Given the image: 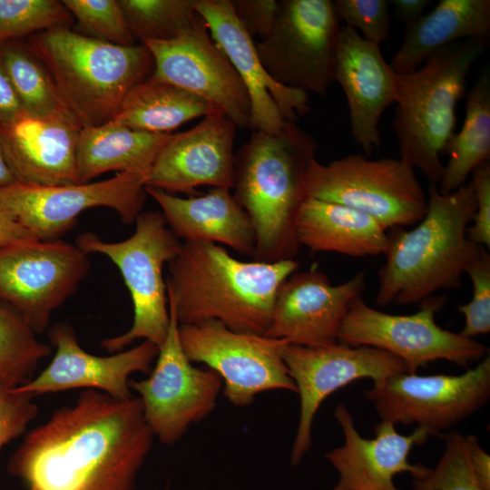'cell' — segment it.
Listing matches in <instances>:
<instances>
[{
    "label": "cell",
    "mask_w": 490,
    "mask_h": 490,
    "mask_svg": "<svg viewBox=\"0 0 490 490\" xmlns=\"http://www.w3.org/2000/svg\"><path fill=\"white\" fill-rule=\"evenodd\" d=\"M426 204L414 229L397 227L387 233L376 293L379 306L420 303L439 290L458 288L466 268L485 248L467 237L475 211L471 180L446 195L430 183Z\"/></svg>",
    "instance_id": "3957f363"
},
{
    "label": "cell",
    "mask_w": 490,
    "mask_h": 490,
    "mask_svg": "<svg viewBox=\"0 0 490 490\" xmlns=\"http://www.w3.org/2000/svg\"><path fill=\"white\" fill-rule=\"evenodd\" d=\"M34 396L18 389H0V451L4 446L26 433L39 409Z\"/></svg>",
    "instance_id": "f35d334b"
},
{
    "label": "cell",
    "mask_w": 490,
    "mask_h": 490,
    "mask_svg": "<svg viewBox=\"0 0 490 490\" xmlns=\"http://www.w3.org/2000/svg\"><path fill=\"white\" fill-rule=\"evenodd\" d=\"M52 352L24 318L0 301V389L18 388L34 378L38 363Z\"/></svg>",
    "instance_id": "1f68e13d"
},
{
    "label": "cell",
    "mask_w": 490,
    "mask_h": 490,
    "mask_svg": "<svg viewBox=\"0 0 490 490\" xmlns=\"http://www.w3.org/2000/svg\"><path fill=\"white\" fill-rule=\"evenodd\" d=\"M236 129L217 109L191 129L172 134L156 157L145 187L190 195L196 194L199 186L233 189Z\"/></svg>",
    "instance_id": "44dd1931"
},
{
    "label": "cell",
    "mask_w": 490,
    "mask_h": 490,
    "mask_svg": "<svg viewBox=\"0 0 490 490\" xmlns=\"http://www.w3.org/2000/svg\"><path fill=\"white\" fill-rule=\"evenodd\" d=\"M466 273L473 290L468 303L458 305V311L465 317V326L460 333L473 338L490 331V255L485 248L468 265Z\"/></svg>",
    "instance_id": "8d00e7d4"
},
{
    "label": "cell",
    "mask_w": 490,
    "mask_h": 490,
    "mask_svg": "<svg viewBox=\"0 0 490 490\" xmlns=\"http://www.w3.org/2000/svg\"><path fill=\"white\" fill-rule=\"evenodd\" d=\"M334 416L343 430L344 444L325 455L338 474L332 490H401L394 483L396 475L408 473L420 479L429 472L422 464L408 461L412 447L431 435L428 430L416 426L405 436L394 424L381 421L375 427V437L368 439L358 432L344 404L337 405Z\"/></svg>",
    "instance_id": "7402d4cb"
},
{
    "label": "cell",
    "mask_w": 490,
    "mask_h": 490,
    "mask_svg": "<svg viewBox=\"0 0 490 490\" xmlns=\"http://www.w3.org/2000/svg\"><path fill=\"white\" fill-rule=\"evenodd\" d=\"M446 301L445 297L433 295L420 302L417 312L394 315L369 307L358 296L349 305L338 341L387 351L406 364L407 373H416L419 368L440 359L463 367L480 361L488 354L484 344L436 322V313Z\"/></svg>",
    "instance_id": "9c48e42d"
},
{
    "label": "cell",
    "mask_w": 490,
    "mask_h": 490,
    "mask_svg": "<svg viewBox=\"0 0 490 490\" xmlns=\"http://www.w3.org/2000/svg\"><path fill=\"white\" fill-rule=\"evenodd\" d=\"M134 222L133 234L122 241H104L92 232L75 240V245L86 254L108 257L119 269L131 294L132 325L125 333L101 342V348L109 353L122 351L141 338L160 348L170 327L163 266L178 255L181 244L160 211L141 212Z\"/></svg>",
    "instance_id": "52a82bcc"
},
{
    "label": "cell",
    "mask_w": 490,
    "mask_h": 490,
    "mask_svg": "<svg viewBox=\"0 0 490 490\" xmlns=\"http://www.w3.org/2000/svg\"><path fill=\"white\" fill-rule=\"evenodd\" d=\"M193 7L247 88L252 130L276 134L282 131L286 120L297 121L309 111V93L286 87L268 74L253 38L234 13L231 0H193Z\"/></svg>",
    "instance_id": "ac0fdd59"
},
{
    "label": "cell",
    "mask_w": 490,
    "mask_h": 490,
    "mask_svg": "<svg viewBox=\"0 0 490 490\" xmlns=\"http://www.w3.org/2000/svg\"><path fill=\"white\" fill-rule=\"evenodd\" d=\"M270 34L255 43L277 83L325 95L334 82L339 21L330 0H281Z\"/></svg>",
    "instance_id": "30bf717a"
},
{
    "label": "cell",
    "mask_w": 490,
    "mask_h": 490,
    "mask_svg": "<svg viewBox=\"0 0 490 490\" xmlns=\"http://www.w3.org/2000/svg\"><path fill=\"white\" fill-rule=\"evenodd\" d=\"M16 183L15 178L5 160L0 142V189Z\"/></svg>",
    "instance_id": "bcb514c9"
},
{
    "label": "cell",
    "mask_w": 490,
    "mask_h": 490,
    "mask_svg": "<svg viewBox=\"0 0 490 490\" xmlns=\"http://www.w3.org/2000/svg\"><path fill=\"white\" fill-rule=\"evenodd\" d=\"M448 156L438 191L449 194L465 183L473 171L490 158V74L483 71L466 93V116L461 130L446 142Z\"/></svg>",
    "instance_id": "f546056e"
},
{
    "label": "cell",
    "mask_w": 490,
    "mask_h": 490,
    "mask_svg": "<svg viewBox=\"0 0 490 490\" xmlns=\"http://www.w3.org/2000/svg\"><path fill=\"white\" fill-rule=\"evenodd\" d=\"M142 44L154 61L152 80L172 84L206 100L221 110L237 128H251L247 88L200 15L177 38Z\"/></svg>",
    "instance_id": "e0dca14e"
},
{
    "label": "cell",
    "mask_w": 490,
    "mask_h": 490,
    "mask_svg": "<svg viewBox=\"0 0 490 490\" xmlns=\"http://www.w3.org/2000/svg\"><path fill=\"white\" fill-rule=\"evenodd\" d=\"M28 44L83 127L109 122L129 91L154 69L143 44L116 45L69 27L34 34Z\"/></svg>",
    "instance_id": "5b68a950"
},
{
    "label": "cell",
    "mask_w": 490,
    "mask_h": 490,
    "mask_svg": "<svg viewBox=\"0 0 490 490\" xmlns=\"http://www.w3.org/2000/svg\"><path fill=\"white\" fill-rule=\"evenodd\" d=\"M469 436V447L475 474L485 490H490V456L481 447L475 436Z\"/></svg>",
    "instance_id": "ee69618b"
},
{
    "label": "cell",
    "mask_w": 490,
    "mask_h": 490,
    "mask_svg": "<svg viewBox=\"0 0 490 490\" xmlns=\"http://www.w3.org/2000/svg\"><path fill=\"white\" fill-rule=\"evenodd\" d=\"M73 21L62 1L0 0V42L69 27Z\"/></svg>",
    "instance_id": "836d02e7"
},
{
    "label": "cell",
    "mask_w": 490,
    "mask_h": 490,
    "mask_svg": "<svg viewBox=\"0 0 490 490\" xmlns=\"http://www.w3.org/2000/svg\"><path fill=\"white\" fill-rule=\"evenodd\" d=\"M179 337L189 360L216 372L225 397L236 407L249 406L268 390L297 393L283 358L286 340L236 332L218 320L179 325Z\"/></svg>",
    "instance_id": "8fae6325"
},
{
    "label": "cell",
    "mask_w": 490,
    "mask_h": 490,
    "mask_svg": "<svg viewBox=\"0 0 490 490\" xmlns=\"http://www.w3.org/2000/svg\"><path fill=\"white\" fill-rule=\"evenodd\" d=\"M334 81L346 95L353 139L369 158L381 144V115L396 103L398 74L383 58L379 44L345 25L338 39Z\"/></svg>",
    "instance_id": "603a6c76"
},
{
    "label": "cell",
    "mask_w": 490,
    "mask_h": 490,
    "mask_svg": "<svg viewBox=\"0 0 490 490\" xmlns=\"http://www.w3.org/2000/svg\"><path fill=\"white\" fill-rule=\"evenodd\" d=\"M62 3L93 38L116 45L134 44L135 37L119 0H63Z\"/></svg>",
    "instance_id": "d590c367"
},
{
    "label": "cell",
    "mask_w": 490,
    "mask_h": 490,
    "mask_svg": "<svg viewBox=\"0 0 490 490\" xmlns=\"http://www.w3.org/2000/svg\"><path fill=\"white\" fill-rule=\"evenodd\" d=\"M318 148L313 135L286 120L276 134L253 130L235 155L233 196L254 227L253 260L276 262L298 254L295 222L308 198L305 173Z\"/></svg>",
    "instance_id": "277c9868"
},
{
    "label": "cell",
    "mask_w": 490,
    "mask_h": 490,
    "mask_svg": "<svg viewBox=\"0 0 490 490\" xmlns=\"http://www.w3.org/2000/svg\"><path fill=\"white\" fill-rule=\"evenodd\" d=\"M33 239L36 238L20 224L0 202V248Z\"/></svg>",
    "instance_id": "7bdbcfd3"
},
{
    "label": "cell",
    "mask_w": 490,
    "mask_h": 490,
    "mask_svg": "<svg viewBox=\"0 0 490 490\" xmlns=\"http://www.w3.org/2000/svg\"><path fill=\"white\" fill-rule=\"evenodd\" d=\"M488 37L468 38L428 56L420 69L398 74L392 129L399 158L438 183L444 165L440 154L454 133L456 108L466 93V79L485 50Z\"/></svg>",
    "instance_id": "8992f818"
},
{
    "label": "cell",
    "mask_w": 490,
    "mask_h": 490,
    "mask_svg": "<svg viewBox=\"0 0 490 490\" xmlns=\"http://www.w3.org/2000/svg\"><path fill=\"white\" fill-rule=\"evenodd\" d=\"M300 246L314 252H337L351 257L386 252L387 229L372 216L357 209L309 197L295 222Z\"/></svg>",
    "instance_id": "484cf974"
},
{
    "label": "cell",
    "mask_w": 490,
    "mask_h": 490,
    "mask_svg": "<svg viewBox=\"0 0 490 490\" xmlns=\"http://www.w3.org/2000/svg\"><path fill=\"white\" fill-rule=\"evenodd\" d=\"M170 133L133 130L107 122L82 127L77 144L79 183L111 171L148 175Z\"/></svg>",
    "instance_id": "83f0119b"
},
{
    "label": "cell",
    "mask_w": 490,
    "mask_h": 490,
    "mask_svg": "<svg viewBox=\"0 0 490 490\" xmlns=\"http://www.w3.org/2000/svg\"><path fill=\"white\" fill-rule=\"evenodd\" d=\"M381 421L416 424L439 435L481 408L490 397V356L461 375L397 373L364 393Z\"/></svg>",
    "instance_id": "5bb4252c"
},
{
    "label": "cell",
    "mask_w": 490,
    "mask_h": 490,
    "mask_svg": "<svg viewBox=\"0 0 490 490\" xmlns=\"http://www.w3.org/2000/svg\"><path fill=\"white\" fill-rule=\"evenodd\" d=\"M24 435L6 468L28 490H134L154 438L138 397L95 389Z\"/></svg>",
    "instance_id": "6da1fadb"
},
{
    "label": "cell",
    "mask_w": 490,
    "mask_h": 490,
    "mask_svg": "<svg viewBox=\"0 0 490 490\" xmlns=\"http://www.w3.org/2000/svg\"><path fill=\"white\" fill-rule=\"evenodd\" d=\"M0 62L26 114L76 118L63 101L46 66L29 46L14 39L0 42Z\"/></svg>",
    "instance_id": "4dcf8cb0"
},
{
    "label": "cell",
    "mask_w": 490,
    "mask_h": 490,
    "mask_svg": "<svg viewBox=\"0 0 490 490\" xmlns=\"http://www.w3.org/2000/svg\"><path fill=\"white\" fill-rule=\"evenodd\" d=\"M234 13L248 34L266 37L271 31L279 12L276 0H231Z\"/></svg>",
    "instance_id": "60d3db41"
},
{
    "label": "cell",
    "mask_w": 490,
    "mask_h": 490,
    "mask_svg": "<svg viewBox=\"0 0 490 490\" xmlns=\"http://www.w3.org/2000/svg\"><path fill=\"white\" fill-rule=\"evenodd\" d=\"M54 355L49 365L29 383L15 388L34 397L85 387L102 391L117 399L132 397L130 376L150 373L159 348L149 340L128 350L106 357L86 352L78 342L74 328L56 323L47 330Z\"/></svg>",
    "instance_id": "ffe728a7"
},
{
    "label": "cell",
    "mask_w": 490,
    "mask_h": 490,
    "mask_svg": "<svg viewBox=\"0 0 490 490\" xmlns=\"http://www.w3.org/2000/svg\"><path fill=\"white\" fill-rule=\"evenodd\" d=\"M365 287L364 272L332 285L318 270L295 271L278 289L265 336L310 348L335 345L350 303Z\"/></svg>",
    "instance_id": "d6986e66"
},
{
    "label": "cell",
    "mask_w": 490,
    "mask_h": 490,
    "mask_svg": "<svg viewBox=\"0 0 490 490\" xmlns=\"http://www.w3.org/2000/svg\"><path fill=\"white\" fill-rule=\"evenodd\" d=\"M285 364L299 395L300 412L290 464L298 466L312 446V425L322 402L333 392L359 378L380 385L390 376L407 373L398 358L379 348L341 343L310 348L288 344Z\"/></svg>",
    "instance_id": "2e32d148"
},
{
    "label": "cell",
    "mask_w": 490,
    "mask_h": 490,
    "mask_svg": "<svg viewBox=\"0 0 490 490\" xmlns=\"http://www.w3.org/2000/svg\"><path fill=\"white\" fill-rule=\"evenodd\" d=\"M475 193V211L473 225L467 228V237L475 244L490 247V162L486 161L472 172Z\"/></svg>",
    "instance_id": "ab89813d"
},
{
    "label": "cell",
    "mask_w": 490,
    "mask_h": 490,
    "mask_svg": "<svg viewBox=\"0 0 490 490\" xmlns=\"http://www.w3.org/2000/svg\"><path fill=\"white\" fill-rule=\"evenodd\" d=\"M168 304L170 327L155 366L147 378L130 380V387L139 395L154 437L172 446L192 424L213 411L223 384L216 372L196 368L189 360L180 340L174 309Z\"/></svg>",
    "instance_id": "4fadbf2b"
},
{
    "label": "cell",
    "mask_w": 490,
    "mask_h": 490,
    "mask_svg": "<svg viewBox=\"0 0 490 490\" xmlns=\"http://www.w3.org/2000/svg\"><path fill=\"white\" fill-rule=\"evenodd\" d=\"M168 301L179 325L218 320L241 333L265 335L281 283L294 260L243 261L213 242L185 241L169 263Z\"/></svg>",
    "instance_id": "7a4b0ae2"
},
{
    "label": "cell",
    "mask_w": 490,
    "mask_h": 490,
    "mask_svg": "<svg viewBox=\"0 0 490 490\" xmlns=\"http://www.w3.org/2000/svg\"><path fill=\"white\" fill-rule=\"evenodd\" d=\"M333 8L338 21L361 32V36L380 44L390 35V15L387 0H335Z\"/></svg>",
    "instance_id": "74e56055"
},
{
    "label": "cell",
    "mask_w": 490,
    "mask_h": 490,
    "mask_svg": "<svg viewBox=\"0 0 490 490\" xmlns=\"http://www.w3.org/2000/svg\"><path fill=\"white\" fill-rule=\"evenodd\" d=\"M146 174L118 172L95 182L61 186L15 183L0 189V202L36 239L60 240L88 209L114 210L125 224L141 213L145 200Z\"/></svg>",
    "instance_id": "9a60e30c"
},
{
    "label": "cell",
    "mask_w": 490,
    "mask_h": 490,
    "mask_svg": "<svg viewBox=\"0 0 490 490\" xmlns=\"http://www.w3.org/2000/svg\"><path fill=\"white\" fill-rule=\"evenodd\" d=\"M91 267L88 254L61 240L37 239L0 248V301L18 312L35 334L78 289Z\"/></svg>",
    "instance_id": "7c38bea8"
},
{
    "label": "cell",
    "mask_w": 490,
    "mask_h": 490,
    "mask_svg": "<svg viewBox=\"0 0 490 490\" xmlns=\"http://www.w3.org/2000/svg\"><path fill=\"white\" fill-rule=\"evenodd\" d=\"M395 7V15L407 28L418 20L426 8L429 5V0H391Z\"/></svg>",
    "instance_id": "f6af8a7d"
},
{
    "label": "cell",
    "mask_w": 490,
    "mask_h": 490,
    "mask_svg": "<svg viewBox=\"0 0 490 490\" xmlns=\"http://www.w3.org/2000/svg\"><path fill=\"white\" fill-rule=\"evenodd\" d=\"M76 118H38L25 113L0 123V142L16 183L32 186L78 184Z\"/></svg>",
    "instance_id": "cb8c5ba5"
},
{
    "label": "cell",
    "mask_w": 490,
    "mask_h": 490,
    "mask_svg": "<svg viewBox=\"0 0 490 490\" xmlns=\"http://www.w3.org/2000/svg\"><path fill=\"white\" fill-rule=\"evenodd\" d=\"M305 188L309 197L361 211L387 230L418 223L427 208L414 168L400 158L370 160L357 153L327 164L314 159Z\"/></svg>",
    "instance_id": "ba28073f"
},
{
    "label": "cell",
    "mask_w": 490,
    "mask_h": 490,
    "mask_svg": "<svg viewBox=\"0 0 490 490\" xmlns=\"http://www.w3.org/2000/svg\"><path fill=\"white\" fill-rule=\"evenodd\" d=\"M24 113L22 104L0 62V123L12 122Z\"/></svg>",
    "instance_id": "b9f144b4"
},
{
    "label": "cell",
    "mask_w": 490,
    "mask_h": 490,
    "mask_svg": "<svg viewBox=\"0 0 490 490\" xmlns=\"http://www.w3.org/2000/svg\"><path fill=\"white\" fill-rule=\"evenodd\" d=\"M490 0H440L407 28L389 64L397 74L414 71L433 53L456 42L489 37Z\"/></svg>",
    "instance_id": "4316f807"
},
{
    "label": "cell",
    "mask_w": 490,
    "mask_h": 490,
    "mask_svg": "<svg viewBox=\"0 0 490 490\" xmlns=\"http://www.w3.org/2000/svg\"><path fill=\"white\" fill-rule=\"evenodd\" d=\"M162 209L172 233L185 241L221 243L251 257L256 234L247 212L230 190L214 188L207 194L181 198L157 188L145 187Z\"/></svg>",
    "instance_id": "d4e9b609"
},
{
    "label": "cell",
    "mask_w": 490,
    "mask_h": 490,
    "mask_svg": "<svg viewBox=\"0 0 490 490\" xmlns=\"http://www.w3.org/2000/svg\"><path fill=\"white\" fill-rule=\"evenodd\" d=\"M217 109L193 93L148 78L129 91L109 122L137 131L168 133Z\"/></svg>",
    "instance_id": "f1b7e54d"
},
{
    "label": "cell",
    "mask_w": 490,
    "mask_h": 490,
    "mask_svg": "<svg viewBox=\"0 0 490 490\" xmlns=\"http://www.w3.org/2000/svg\"><path fill=\"white\" fill-rule=\"evenodd\" d=\"M413 490H485L472 466L469 436L452 431L436 466L413 479Z\"/></svg>",
    "instance_id": "e575fe53"
},
{
    "label": "cell",
    "mask_w": 490,
    "mask_h": 490,
    "mask_svg": "<svg viewBox=\"0 0 490 490\" xmlns=\"http://www.w3.org/2000/svg\"><path fill=\"white\" fill-rule=\"evenodd\" d=\"M119 4L142 44L177 38L199 18L193 0H119Z\"/></svg>",
    "instance_id": "d6a6232c"
}]
</instances>
